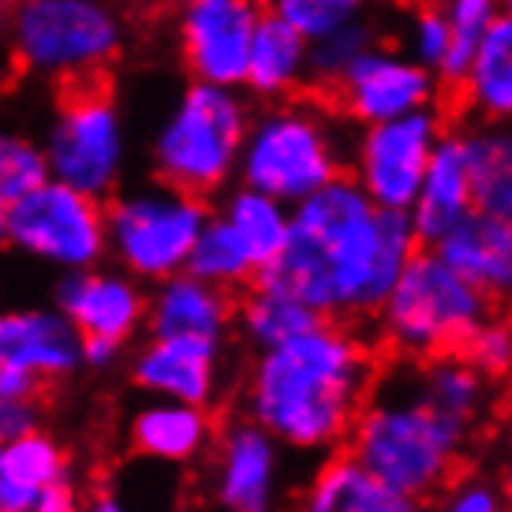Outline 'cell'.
<instances>
[{"label": "cell", "instance_id": "6da1fadb", "mask_svg": "<svg viewBox=\"0 0 512 512\" xmlns=\"http://www.w3.org/2000/svg\"><path fill=\"white\" fill-rule=\"evenodd\" d=\"M415 251L408 214L374 206L341 172L292 206L285 251L255 281L285 288L322 318H374Z\"/></svg>", "mask_w": 512, "mask_h": 512}, {"label": "cell", "instance_id": "7a4b0ae2", "mask_svg": "<svg viewBox=\"0 0 512 512\" xmlns=\"http://www.w3.org/2000/svg\"><path fill=\"white\" fill-rule=\"evenodd\" d=\"M374 382V348L348 322L322 318L292 341L255 352L243 385V415L285 453L326 456L344 449Z\"/></svg>", "mask_w": 512, "mask_h": 512}, {"label": "cell", "instance_id": "3957f363", "mask_svg": "<svg viewBox=\"0 0 512 512\" xmlns=\"http://www.w3.org/2000/svg\"><path fill=\"white\" fill-rule=\"evenodd\" d=\"M471 423L438 412L415 385V370L374 382L344 449L382 483L415 501H434L468 453Z\"/></svg>", "mask_w": 512, "mask_h": 512}, {"label": "cell", "instance_id": "277c9868", "mask_svg": "<svg viewBox=\"0 0 512 512\" xmlns=\"http://www.w3.org/2000/svg\"><path fill=\"white\" fill-rule=\"evenodd\" d=\"M498 314V299L475 288L434 247H419L389 296L374 311L382 344L404 363H430L460 352L486 318Z\"/></svg>", "mask_w": 512, "mask_h": 512}, {"label": "cell", "instance_id": "5b68a950", "mask_svg": "<svg viewBox=\"0 0 512 512\" xmlns=\"http://www.w3.org/2000/svg\"><path fill=\"white\" fill-rule=\"evenodd\" d=\"M251 124V109L240 86L187 83L161 116L150 139L154 180L210 199L236 180L240 146Z\"/></svg>", "mask_w": 512, "mask_h": 512}, {"label": "cell", "instance_id": "8992f818", "mask_svg": "<svg viewBox=\"0 0 512 512\" xmlns=\"http://www.w3.org/2000/svg\"><path fill=\"white\" fill-rule=\"evenodd\" d=\"M124 42L128 23L113 0H19L4 38L19 72L72 86L109 72Z\"/></svg>", "mask_w": 512, "mask_h": 512}, {"label": "cell", "instance_id": "52a82bcc", "mask_svg": "<svg viewBox=\"0 0 512 512\" xmlns=\"http://www.w3.org/2000/svg\"><path fill=\"white\" fill-rule=\"evenodd\" d=\"M348 165L344 139L326 109L311 101H273L266 113L251 116L240 146L236 180L296 206Z\"/></svg>", "mask_w": 512, "mask_h": 512}, {"label": "cell", "instance_id": "ba28073f", "mask_svg": "<svg viewBox=\"0 0 512 512\" xmlns=\"http://www.w3.org/2000/svg\"><path fill=\"white\" fill-rule=\"evenodd\" d=\"M210 206L165 180L116 187L105 202V258L143 285L187 270Z\"/></svg>", "mask_w": 512, "mask_h": 512}, {"label": "cell", "instance_id": "9c48e42d", "mask_svg": "<svg viewBox=\"0 0 512 512\" xmlns=\"http://www.w3.org/2000/svg\"><path fill=\"white\" fill-rule=\"evenodd\" d=\"M45 169L53 180L109 199L128 172L131 139L120 101L94 83H75L42 135Z\"/></svg>", "mask_w": 512, "mask_h": 512}, {"label": "cell", "instance_id": "30bf717a", "mask_svg": "<svg viewBox=\"0 0 512 512\" xmlns=\"http://www.w3.org/2000/svg\"><path fill=\"white\" fill-rule=\"evenodd\" d=\"M4 243L60 273L105 262V199L45 176L4 206Z\"/></svg>", "mask_w": 512, "mask_h": 512}, {"label": "cell", "instance_id": "8fae6325", "mask_svg": "<svg viewBox=\"0 0 512 512\" xmlns=\"http://www.w3.org/2000/svg\"><path fill=\"white\" fill-rule=\"evenodd\" d=\"M83 370V337L57 307L0 311V397L38 400Z\"/></svg>", "mask_w": 512, "mask_h": 512}, {"label": "cell", "instance_id": "7c38bea8", "mask_svg": "<svg viewBox=\"0 0 512 512\" xmlns=\"http://www.w3.org/2000/svg\"><path fill=\"white\" fill-rule=\"evenodd\" d=\"M441 135H445V128H441V116L434 109L367 124V128H359V139L352 146V172L348 176L356 180V187L374 206L408 214Z\"/></svg>", "mask_w": 512, "mask_h": 512}, {"label": "cell", "instance_id": "4fadbf2b", "mask_svg": "<svg viewBox=\"0 0 512 512\" xmlns=\"http://www.w3.org/2000/svg\"><path fill=\"white\" fill-rule=\"evenodd\" d=\"M266 8L258 0H191L176 12V45L195 83L240 86Z\"/></svg>", "mask_w": 512, "mask_h": 512}, {"label": "cell", "instance_id": "5bb4252c", "mask_svg": "<svg viewBox=\"0 0 512 512\" xmlns=\"http://www.w3.org/2000/svg\"><path fill=\"white\" fill-rule=\"evenodd\" d=\"M438 83V75L415 64L404 49L370 42L329 86L337 90L344 116H352L359 128H367V124L397 120L419 109H434Z\"/></svg>", "mask_w": 512, "mask_h": 512}, {"label": "cell", "instance_id": "9a60e30c", "mask_svg": "<svg viewBox=\"0 0 512 512\" xmlns=\"http://www.w3.org/2000/svg\"><path fill=\"white\" fill-rule=\"evenodd\" d=\"M217 453L210 494L221 512H281L285 505V449L251 423L232 419L214 434Z\"/></svg>", "mask_w": 512, "mask_h": 512}, {"label": "cell", "instance_id": "2e32d148", "mask_svg": "<svg viewBox=\"0 0 512 512\" xmlns=\"http://www.w3.org/2000/svg\"><path fill=\"white\" fill-rule=\"evenodd\" d=\"M53 307L79 329V337L128 344L146 322V285L120 266L98 262L64 273Z\"/></svg>", "mask_w": 512, "mask_h": 512}, {"label": "cell", "instance_id": "e0dca14e", "mask_svg": "<svg viewBox=\"0 0 512 512\" xmlns=\"http://www.w3.org/2000/svg\"><path fill=\"white\" fill-rule=\"evenodd\" d=\"M131 382L146 397L214 408L225 389V344L195 337H150L131 359Z\"/></svg>", "mask_w": 512, "mask_h": 512}, {"label": "cell", "instance_id": "ac0fdd59", "mask_svg": "<svg viewBox=\"0 0 512 512\" xmlns=\"http://www.w3.org/2000/svg\"><path fill=\"white\" fill-rule=\"evenodd\" d=\"M236 322V296L195 273H172L146 288V322L150 337H195L225 344Z\"/></svg>", "mask_w": 512, "mask_h": 512}, {"label": "cell", "instance_id": "d6986e66", "mask_svg": "<svg viewBox=\"0 0 512 512\" xmlns=\"http://www.w3.org/2000/svg\"><path fill=\"white\" fill-rule=\"evenodd\" d=\"M471 210H475V191H471L464 131H453V135L445 131L430 154L412 206H408V221L419 236V247H434Z\"/></svg>", "mask_w": 512, "mask_h": 512}, {"label": "cell", "instance_id": "ffe728a7", "mask_svg": "<svg viewBox=\"0 0 512 512\" xmlns=\"http://www.w3.org/2000/svg\"><path fill=\"white\" fill-rule=\"evenodd\" d=\"M131 453L143 456L146 464L161 468H184L199 460L214 441V419L210 408L180 404V400H157L135 408L128 419Z\"/></svg>", "mask_w": 512, "mask_h": 512}, {"label": "cell", "instance_id": "44dd1931", "mask_svg": "<svg viewBox=\"0 0 512 512\" xmlns=\"http://www.w3.org/2000/svg\"><path fill=\"white\" fill-rule=\"evenodd\" d=\"M460 277H468L486 296H509L512 288V217L471 210L434 243Z\"/></svg>", "mask_w": 512, "mask_h": 512}, {"label": "cell", "instance_id": "7402d4cb", "mask_svg": "<svg viewBox=\"0 0 512 512\" xmlns=\"http://www.w3.org/2000/svg\"><path fill=\"white\" fill-rule=\"evenodd\" d=\"M296 512H427V505L382 483L348 449H337L318 464Z\"/></svg>", "mask_w": 512, "mask_h": 512}, {"label": "cell", "instance_id": "603a6c76", "mask_svg": "<svg viewBox=\"0 0 512 512\" xmlns=\"http://www.w3.org/2000/svg\"><path fill=\"white\" fill-rule=\"evenodd\" d=\"M311 79V42L288 23H281L277 15L266 12L255 30L240 86H247L255 98L288 101Z\"/></svg>", "mask_w": 512, "mask_h": 512}, {"label": "cell", "instance_id": "cb8c5ba5", "mask_svg": "<svg viewBox=\"0 0 512 512\" xmlns=\"http://www.w3.org/2000/svg\"><path fill=\"white\" fill-rule=\"evenodd\" d=\"M72 479L68 453L42 427L0 441V512H27L49 486Z\"/></svg>", "mask_w": 512, "mask_h": 512}, {"label": "cell", "instance_id": "d4e9b609", "mask_svg": "<svg viewBox=\"0 0 512 512\" xmlns=\"http://www.w3.org/2000/svg\"><path fill=\"white\" fill-rule=\"evenodd\" d=\"M464 105L486 124H501L512 113V19L501 15L483 34V42L471 49L464 72L456 79Z\"/></svg>", "mask_w": 512, "mask_h": 512}, {"label": "cell", "instance_id": "484cf974", "mask_svg": "<svg viewBox=\"0 0 512 512\" xmlns=\"http://www.w3.org/2000/svg\"><path fill=\"white\" fill-rule=\"evenodd\" d=\"M318 322H322V314L307 307L299 296L277 285H266V281H251L243 288V296L236 299L232 329L240 333L251 352H266V348H277V344L314 329Z\"/></svg>", "mask_w": 512, "mask_h": 512}, {"label": "cell", "instance_id": "4316f807", "mask_svg": "<svg viewBox=\"0 0 512 512\" xmlns=\"http://www.w3.org/2000/svg\"><path fill=\"white\" fill-rule=\"evenodd\" d=\"M210 214L232 232V240L247 251L258 273L285 251L288 228H292V206L277 202L273 195H262L255 187L240 184L236 191H228L225 202Z\"/></svg>", "mask_w": 512, "mask_h": 512}, {"label": "cell", "instance_id": "83f0119b", "mask_svg": "<svg viewBox=\"0 0 512 512\" xmlns=\"http://www.w3.org/2000/svg\"><path fill=\"white\" fill-rule=\"evenodd\" d=\"M415 385H419V393H423L438 412L453 415V419H464L471 427H475V419L486 412L490 389H494V382H486L483 374L471 367L460 352H449V356H438V359H430V363H419Z\"/></svg>", "mask_w": 512, "mask_h": 512}, {"label": "cell", "instance_id": "f1b7e54d", "mask_svg": "<svg viewBox=\"0 0 512 512\" xmlns=\"http://www.w3.org/2000/svg\"><path fill=\"white\" fill-rule=\"evenodd\" d=\"M475 210L512 217V139L498 124L464 131Z\"/></svg>", "mask_w": 512, "mask_h": 512}, {"label": "cell", "instance_id": "f546056e", "mask_svg": "<svg viewBox=\"0 0 512 512\" xmlns=\"http://www.w3.org/2000/svg\"><path fill=\"white\" fill-rule=\"evenodd\" d=\"M187 273H195V277H202V281H210V285H217V288H228V292L247 288L258 277L255 262L247 258V251L232 240V232H228L214 214L206 217L199 240L191 247Z\"/></svg>", "mask_w": 512, "mask_h": 512}, {"label": "cell", "instance_id": "4dcf8cb0", "mask_svg": "<svg viewBox=\"0 0 512 512\" xmlns=\"http://www.w3.org/2000/svg\"><path fill=\"white\" fill-rule=\"evenodd\" d=\"M45 176L49 169H45L42 139H34L23 128H12V124H0V206L27 195Z\"/></svg>", "mask_w": 512, "mask_h": 512}, {"label": "cell", "instance_id": "1f68e13d", "mask_svg": "<svg viewBox=\"0 0 512 512\" xmlns=\"http://www.w3.org/2000/svg\"><path fill=\"white\" fill-rule=\"evenodd\" d=\"M441 15H445V27L453 38V57H449V72L445 79L456 83L464 64H468L471 49L483 42V34L501 15H505V0H438Z\"/></svg>", "mask_w": 512, "mask_h": 512}, {"label": "cell", "instance_id": "d6a6232c", "mask_svg": "<svg viewBox=\"0 0 512 512\" xmlns=\"http://www.w3.org/2000/svg\"><path fill=\"white\" fill-rule=\"evenodd\" d=\"M363 8H367V0H273L270 15L299 30L307 42H318L348 23H359Z\"/></svg>", "mask_w": 512, "mask_h": 512}, {"label": "cell", "instance_id": "836d02e7", "mask_svg": "<svg viewBox=\"0 0 512 512\" xmlns=\"http://www.w3.org/2000/svg\"><path fill=\"white\" fill-rule=\"evenodd\" d=\"M404 53L423 64L430 75L445 79L449 72V57H453V38L445 27V15H441L438 0L434 4H419L404 27Z\"/></svg>", "mask_w": 512, "mask_h": 512}, {"label": "cell", "instance_id": "e575fe53", "mask_svg": "<svg viewBox=\"0 0 512 512\" xmlns=\"http://www.w3.org/2000/svg\"><path fill=\"white\" fill-rule=\"evenodd\" d=\"M460 356L468 359L471 367L479 370L486 382H501L512 367V329L501 322L498 314H494V318H486L483 326L475 329L468 341H464Z\"/></svg>", "mask_w": 512, "mask_h": 512}, {"label": "cell", "instance_id": "d590c367", "mask_svg": "<svg viewBox=\"0 0 512 512\" xmlns=\"http://www.w3.org/2000/svg\"><path fill=\"white\" fill-rule=\"evenodd\" d=\"M370 42H374V38H370V30L363 19H359V23H348V27H341V30H333L326 38H318V42H311V75L333 83Z\"/></svg>", "mask_w": 512, "mask_h": 512}, {"label": "cell", "instance_id": "8d00e7d4", "mask_svg": "<svg viewBox=\"0 0 512 512\" xmlns=\"http://www.w3.org/2000/svg\"><path fill=\"white\" fill-rule=\"evenodd\" d=\"M434 512H505V494L498 483H490L483 475H464V479H449L434 494Z\"/></svg>", "mask_w": 512, "mask_h": 512}, {"label": "cell", "instance_id": "74e56055", "mask_svg": "<svg viewBox=\"0 0 512 512\" xmlns=\"http://www.w3.org/2000/svg\"><path fill=\"white\" fill-rule=\"evenodd\" d=\"M42 427V412L38 400L27 397H0V441H12L19 434Z\"/></svg>", "mask_w": 512, "mask_h": 512}, {"label": "cell", "instance_id": "f35d334b", "mask_svg": "<svg viewBox=\"0 0 512 512\" xmlns=\"http://www.w3.org/2000/svg\"><path fill=\"white\" fill-rule=\"evenodd\" d=\"M27 512H83V498L75 494L72 479H64V483L42 490Z\"/></svg>", "mask_w": 512, "mask_h": 512}, {"label": "cell", "instance_id": "ab89813d", "mask_svg": "<svg viewBox=\"0 0 512 512\" xmlns=\"http://www.w3.org/2000/svg\"><path fill=\"white\" fill-rule=\"evenodd\" d=\"M83 512H139V509H135V501H131L120 486H105V490H98L94 498L86 501ZM165 512H180V509H176V505H169Z\"/></svg>", "mask_w": 512, "mask_h": 512}, {"label": "cell", "instance_id": "60d3db41", "mask_svg": "<svg viewBox=\"0 0 512 512\" xmlns=\"http://www.w3.org/2000/svg\"><path fill=\"white\" fill-rule=\"evenodd\" d=\"M120 352H124V344L101 341V337H83V367L90 370L113 367L116 359H120Z\"/></svg>", "mask_w": 512, "mask_h": 512}, {"label": "cell", "instance_id": "b9f144b4", "mask_svg": "<svg viewBox=\"0 0 512 512\" xmlns=\"http://www.w3.org/2000/svg\"><path fill=\"white\" fill-rule=\"evenodd\" d=\"M19 0H0V45H4V38H8V23H12V12Z\"/></svg>", "mask_w": 512, "mask_h": 512}, {"label": "cell", "instance_id": "7bdbcfd3", "mask_svg": "<svg viewBox=\"0 0 512 512\" xmlns=\"http://www.w3.org/2000/svg\"><path fill=\"white\" fill-rule=\"evenodd\" d=\"M139 4H150V8H161V12H180L191 0H139Z\"/></svg>", "mask_w": 512, "mask_h": 512}, {"label": "cell", "instance_id": "ee69618b", "mask_svg": "<svg viewBox=\"0 0 512 512\" xmlns=\"http://www.w3.org/2000/svg\"><path fill=\"white\" fill-rule=\"evenodd\" d=\"M389 4H404V8H419V4H434V0H389Z\"/></svg>", "mask_w": 512, "mask_h": 512}, {"label": "cell", "instance_id": "f6af8a7d", "mask_svg": "<svg viewBox=\"0 0 512 512\" xmlns=\"http://www.w3.org/2000/svg\"><path fill=\"white\" fill-rule=\"evenodd\" d=\"M4 83H8V68L0 64V94H4Z\"/></svg>", "mask_w": 512, "mask_h": 512}, {"label": "cell", "instance_id": "bcb514c9", "mask_svg": "<svg viewBox=\"0 0 512 512\" xmlns=\"http://www.w3.org/2000/svg\"><path fill=\"white\" fill-rule=\"evenodd\" d=\"M0 243H4V206H0Z\"/></svg>", "mask_w": 512, "mask_h": 512}]
</instances>
